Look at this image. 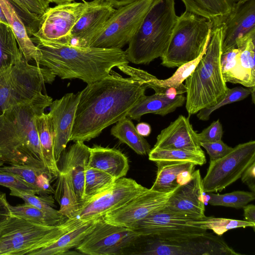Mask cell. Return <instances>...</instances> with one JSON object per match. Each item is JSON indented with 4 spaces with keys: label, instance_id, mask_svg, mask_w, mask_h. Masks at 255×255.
<instances>
[{
    "label": "cell",
    "instance_id": "cell-48",
    "mask_svg": "<svg viewBox=\"0 0 255 255\" xmlns=\"http://www.w3.org/2000/svg\"><path fill=\"white\" fill-rule=\"evenodd\" d=\"M9 205L5 194L0 192V231L12 215Z\"/></svg>",
    "mask_w": 255,
    "mask_h": 255
},
{
    "label": "cell",
    "instance_id": "cell-33",
    "mask_svg": "<svg viewBox=\"0 0 255 255\" xmlns=\"http://www.w3.org/2000/svg\"><path fill=\"white\" fill-rule=\"evenodd\" d=\"M54 199L60 205L59 212L68 219L75 217L79 208V202L71 182L65 174L57 176Z\"/></svg>",
    "mask_w": 255,
    "mask_h": 255
},
{
    "label": "cell",
    "instance_id": "cell-15",
    "mask_svg": "<svg viewBox=\"0 0 255 255\" xmlns=\"http://www.w3.org/2000/svg\"><path fill=\"white\" fill-rule=\"evenodd\" d=\"M176 190L162 193L147 188L123 206L106 214L103 220L112 225L133 230L148 215L164 207Z\"/></svg>",
    "mask_w": 255,
    "mask_h": 255
},
{
    "label": "cell",
    "instance_id": "cell-3",
    "mask_svg": "<svg viewBox=\"0 0 255 255\" xmlns=\"http://www.w3.org/2000/svg\"><path fill=\"white\" fill-rule=\"evenodd\" d=\"M39 65L62 79H79L87 84L108 76L112 69L128 64L125 51L80 47L56 42L38 41Z\"/></svg>",
    "mask_w": 255,
    "mask_h": 255
},
{
    "label": "cell",
    "instance_id": "cell-45",
    "mask_svg": "<svg viewBox=\"0 0 255 255\" xmlns=\"http://www.w3.org/2000/svg\"><path fill=\"white\" fill-rule=\"evenodd\" d=\"M0 185L27 193L38 194V190L15 174L0 170Z\"/></svg>",
    "mask_w": 255,
    "mask_h": 255
},
{
    "label": "cell",
    "instance_id": "cell-29",
    "mask_svg": "<svg viewBox=\"0 0 255 255\" xmlns=\"http://www.w3.org/2000/svg\"><path fill=\"white\" fill-rule=\"evenodd\" d=\"M185 10L205 17L213 26L221 23L237 0H181Z\"/></svg>",
    "mask_w": 255,
    "mask_h": 255
},
{
    "label": "cell",
    "instance_id": "cell-1",
    "mask_svg": "<svg viewBox=\"0 0 255 255\" xmlns=\"http://www.w3.org/2000/svg\"><path fill=\"white\" fill-rule=\"evenodd\" d=\"M146 85L115 71L80 92L70 141H87L127 114L145 95Z\"/></svg>",
    "mask_w": 255,
    "mask_h": 255
},
{
    "label": "cell",
    "instance_id": "cell-2",
    "mask_svg": "<svg viewBox=\"0 0 255 255\" xmlns=\"http://www.w3.org/2000/svg\"><path fill=\"white\" fill-rule=\"evenodd\" d=\"M52 101L51 97L40 93L0 114V159L10 164L26 165L48 171L35 120Z\"/></svg>",
    "mask_w": 255,
    "mask_h": 255
},
{
    "label": "cell",
    "instance_id": "cell-34",
    "mask_svg": "<svg viewBox=\"0 0 255 255\" xmlns=\"http://www.w3.org/2000/svg\"><path fill=\"white\" fill-rule=\"evenodd\" d=\"M206 50L197 58L178 67L171 77L164 80L158 79L156 77L144 84L147 88L152 89L155 93H158L161 90L169 88L176 89L181 94L185 93L186 89L183 82L194 71Z\"/></svg>",
    "mask_w": 255,
    "mask_h": 255
},
{
    "label": "cell",
    "instance_id": "cell-22",
    "mask_svg": "<svg viewBox=\"0 0 255 255\" xmlns=\"http://www.w3.org/2000/svg\"><path fill=\"white\" fill-rule=\"evenodd\" d=\"M90 155V147L84 142L76 141L62 153L60 173L71 182L79 202L84 199L85 173Z\"/></svg>",
    "mask_w": 255,
    "mask_h": 255
},
{
    "label": "cell",
    "instance_id": "cell-53",
    "mask_svg": "<svg viewBox=\"0 0 255 255\" xmlns=\"http://www.w3.org/2000/svg\"><path fill=\"white\" fill-rule=\"evenodd\" d=\"M48 2H54L57 4L74 1L75 0H44Z\"/></svg>",
    "mask_w": 255,
    "mask_h": 255
},
{
    "label": "cell",
    "instance_id": "cell-25",
    "mask_svg": "<svg viewBox=\"0 0 255 255\" xmlns=\"http://www.w3.org/2000/svg\"><path fill=\"white\" fill-rule=\"evenodd\" d=\"M183 94L176 96L155 93L151 96L145 95L133 106L127 117L139 121L141 117L147 114L164 116L181 107L185 103Z\"/></svg>",
    "mask_w": 255,
    "mask_h": 255
},
{
    "label": "cell",
    "instance_id": "cell-50",
    "mask_svg": "<svg viewBox=\"0 0 255 255\" xmlns=\"http://www.w3.org/2000/svg\"><path fill=\"white\" fill-rule=\"evenodd\" d=\"M244 220L255 224V206L247 204L243 208Z\"/></svg>",
    "mask_w": 255,
    "mask_h": 255
},
{
    "label": "cell",
    "instance_id": "cell-32",
    "mask_svg": "<svg viewBox=\"0 0 255 255\" xmlns=\"http://www.w3.org/2000/svg\"><path fill=\"white\" fill-rule=\"evenodd\" d=\"M116 123L111 128L112 135L121 142L127 144L139 155L149 153L151 149L150 144L144 137L138 133L129 118L125 117Z\"/></svg>",
    "mask_w": 255,
    "mask_h": 255
},
{
    "label": "cell",
    "instance_id": "cell-39",
    "mask_svg": "<svg viewBox=\"0 0 255 255\" xmlns=\"http://www.w3.org/2000/svg\"><path fill=\"white\" fill-rule=\"evenodd\" d=\"M10 190V195L22 199L25 203L37 208L62 224L68 219L62 215L59 210H57L53 207L54 206V199L51 195L38 196L35 195L36 194L27 193L17 190L11 189Z\"/></svg>",
    "mask_w": 255,
    "mask_h": 255
},
{
    "label": "cell",
    "instance_id": "cell-38",
    "mask_svg": "<svg viewBox=\"0 0 255 255\" xmlns=\"http://www.w3.org/2000/svg\"><path fill=\"white\" fill-rule=\"evenodd\" d=\"M116 180L108 173L87 166L85 173L83 200L106 189Z\"/></svg>",
    "mask_w": 255,
    "mask_h": 255
},
{
    "label": "cell",
    "instance_id": "cell-4",
    "mask_svg": "<svg viewBox=\"0 0 255 255\" xmlns=\"http://www.w3.org/2000/svg\"><path fill=\"white\" fill-rule=\"evenodd\" d=\"M224 32L222 23L213 26L204 54L185 80V107L189 117L202 109L215 105L229 90L223 78L220 63Z\"/></svg>",
    "mask_w": 255,
    "mask_h": 255
},
{
    "label": "cell",
    "instance_id": "cell-54",
    "mask_svg": "<svg viewBox=\"0 0 255 255\" xmlns=\"http://www.w3.org/2000/svg\"><path fill=\"white\" fill-rule=\"evenodd\" d=\"M0 21L8 24L7 20L5 18L4 14L3 12V10L1 8V7L0 5Z\"/></svg>",
    "mask_w": 255,
    "mask_h": 255
},
{
    "label": "cell",
    "instance_id": "cell-37",
    "mask_svg": "<svg viewBox=\"0 0 255 255\" xmlns=\"http://www.w3.org/2000/svg\"><path fill=\"white\" fill-rule=\"evenodd\" d=\"M188 225L205 230H211L219 236L233 229L252 227L255 231V224L245 220L206 216L200 220L190 221Z\"/></svg>",
    "mask_w": 255,
    "mask_h": 255
},
{
    "label": "cell",
    "instance_id": "cell-19",
    "mask_svg": "<svg viewBox=\"0 0 255 255\" xmlns=\"http://www.w3.org/2000/svg\"><path fill=\"white\" fill-rule=\"evenodd\" d=\"M202 178L200 170H194L191 179L179 187L169 199L165 208L185 214L195 220L206 217Z\"/></svg>",
    "mask_w": 255,
    "mask_h": 255
},
{
    "label": "cell",
    "instance_id": "cell-47",
    "mask_svg": "<svg viewBox=\"0 0 255 255\" xmlns=\"http://www.w3.org/2000/svg\"><path fill=\"white\" fill-rule=\"evenodd\" d=\"M223 135L222 126L218 119L198 133V137L200 142H214L221 140Z\"/></svg>",
    "mask_w": 255,
    "mask_h": 255
},
{
    "label": "cell",
    "instance_id": "cell-46",
    "mask_svg": "<svg viewBox=\"0 0 255 255\" xmlns=\"http://www.w3.org/2000/svg\"><path fill=\"white\" fill-rule=\"evenodd\" d=\"M209 155L210 161L219 159L228 154L233 147L225 143L222 140L214 142H200Z\"/></svg>",
    "mask_w": 255,
    "mask_h": 255
},
{
    "label": "cell",
    "instance_id": "cell-36",
    "mask_svg": "<svg viewBox=\"0 0 255 255\" xmlns=\"http://www.w3.org/2000/svg\"><path fill=\"white\" fill-rule=\"evenodd\" d=\"M149 160L161 162H188L195 165L202 166L206 163L204 153L195 152L182 149H151L148 154Z\"/></svg>",
    "mask_w": 255,
    "mask_h": 255
},
{
    "label": "cell",
    "instance_id": "cell-21",
    "mask_svg": "<svg viewBox=\"0 0 255 255\" xmlns=\"http://www.w3.org/2000/svg\"><path fill=\"white\" fill-rule=\"evenodd\" d=\"M153 148L204 152L201 148L198 133L190 122L189 117L182 115L161 131Z\"/></svg>",
    "mask_w": 255,
    "mask_h": 255
},
{
    "label": "cell",
    "instance_id": "cell-41",
    "mask_svg": "<svg viewBox=\"0 0 255 255\" xmlns=\"http://www.w3.org/2000/svg\"><path fill=\"white\" fill-rule=\"evenodd\" d=\"M9 209L12 215L35 224L48 226L62 224L46 213L26 203L16 206L9 205Z\"/></svg>",
    "mask_w": 255,
    "mask_h": 255
},
{
    "label": "cell",
    "instance_id": "cell-40",
    "mask_svg": "<svg viewBox=\"0 0 255 255\" xmlns=\"http://www.w3.org/2000/svg\"><path fill=\"white\" fill-rule=\"evenodd\" d=\"M209 195L208 203L212 206H222L236 209L243 208L255 199L252 192L236 191L223 194L207 193Z\"/></svg>",
    "mask_w": 255,
    "mask_h": 255
},
{
    "label": "cell",
    "instance_id": "cell-16",
    "mask_svg": "<svg viewBox=\"0 0 255 255\" xmlns=\"http://www.w3.org/2000/svg\"><path fill=\"white\" fill-rule=\"evenodd\" d=\"M115 10L106 0L88 2L86 8L71 31L69 44L89 47Z\"/></svg>",
    "mask_w": 255,
    "mask_h": 255
},
{
    "label": "cell",
    "instance_id": "cell-6",
    "mask_svg": "<svg viewBox=\"0 0 255 255\" xmlns=\"http://www.w3.org/2000/svg\"><path fill=\"white\" fill-rule=\"evenodd\" d=\"M241 255L221 236L197 234L140 235L125 255Z\"/></svg>",
    "mask_w": 255,
    "mask_h": 255
},
{
    "label": "cell",
    "instance_id": "cell-26",
    "mask_svg": "<svg viewBox=\"0 0 255 255\" xmlns=\"http://www.w3.org/2000/svg\"><path fill=\"white\" fill-rule=\"evenodd\" d=\"M0 5L23 57L28 62L34 61L39 66L40 52L28 35L25 23L14 6L8 0H0Z\"/></svg>",
    "mask_w": 255,
    "mask_h": 255
},
{
    "label": "cell",
    "instance_id": "cell-11",
    "mask_svg": "<svg viewBox=\"0 0 255 255\" xmlns=\"http://www.w3.org/2000/svg\"><path fill=\"white\" fill-rule=\"evenodd\" d=\"M255 162V141L240 143L223 157L210 161L202 178L204 192L221 191L241 178L245 170Z\"/></svg>",
    "mask_w": 255,
    "mask_h": 255
},
{
    "label": "cell",
    "instance_id": "cell-27",
    "mask_svg": "<svg viewBox=\"0 0 255 255\" xmlns=\"http://www.w3.org/2000/svg\"><path fill=\"white\" fill-rule=\"evenodd\" d=\"M102 218L85 222L61 235L49 246L34 252L32 255H65L75 248L101 221Z\"/></svg>",
    "mask_w": 255,
    "mask_h": 255
},
{
    "label": "cell",
    "instance_id": "cell-13",
    "mask_svg": "<svg viewBox=\"0 0 255 255\" xmlns=\"http://www.w3.org/2000/svg\"><path fill=\"white\" fill-rule=\"evenodd\" d=\"M88 5V2H69L49 7L39 17L37 29L31 38L38 41L69 44L71 31Z\"/></svg>",
    "mask_w": 255,
    "mask_h": 255
},
{
    "label": "cell",
    "instance_id": "cell-17",
    "mask_svg": "<svg viewBox=\"0 0 255 255\" xmlns=\"http://www.w3.org/2000/svg\"><path fill=\"white\" fill-rule=\"evenodd\" d=\"M80 92L67 93L52 101L48 113L54 135V152L57 163L70 141Z\"/></svg>",
    "mask_w": 255,
    "mask_h": 255
},
{
    "label": "cell",
    "instance_id": "cell-52",
    "mask_svg": "<svg viewBox=\"0 0 255 255\" xmlns=\"http://www.w3.org/2000/svg\"><path fill=\"white\" fill-rule=\"evenodd\" d=\"M110 2L114 7H120L130 3H131L137 0H106Z\"/></svg>",
    "mask_w": 255,
    "mask_h": 255
},
{
    "label": "cell",
    "instance_id": "cell-44",
    "mask_svg": "<svg viewBox=\"0 0 255 255\" xmlns=\"http://www.w3.org/2000/svg\"><path fill=\"white\" fill-rule=\"evenodd\" d=\"M15 7L32 18L38 20L49 7V2L44 0H8Z\"/></svg>",
    "mask_w": 255,
    "mask_h": 255
},
{
    "label": "cell",
    "instance_id": "cell-51",
    "mask_svg": "<svg viewBox=\"0 0 255 255\" xmlns=\"http://www.w3.org/2000/svg\"><path fill=\"white\" fill-rule=\"evenodd\" d=\"M138 133L143 137L148 136L151 131L150 126L144 122H141L137 124L135 127Z\"/></svg>",
    "mask_w": 255,
    "mask_h": 255
},
{
    "label": "cell",
    "instance_id": "cell-20",
    "mask_svg": "<svg viewBox=\"0 0 255 255\" xmlns=\"http://www.w3.org/2000/svg\"><path fill=\"white\" fill-rule=\"evenodd\" d=\"M222 23L224 26L223 53L236 48L237 39L255 31V0L237 1Z\"/></svg>",
    "mask_w": 255,
    "mask_h": 255
},
{
    "label": "cell",
    "instance_id": "cell-12",
    "mask_svg": "<svg viewBox=\"0 0 255 255\" xmlns=\"http://www.w3.org/2000/svg\"><path fill=\"white\" fill-rule=\"evenodd\" d=\"M147 189L133 179L119 178L106 189L80 202L75 218L82 222L102 218Z\"/></svg>",
    "mask_w": 255,
    "mask_h": 255
},
{
    "label": "cell",
    "instance_id": "cell-31",
    "mask_svg": "<svg viewBox=\"0 0 255 255\" xmlns=\"http://www.w3.org/2000/svg\"><path fill=\"white\" fill-rule=\"evenodd\" d=\"M0 170L13 173L23 181L36 188L40 195L54 193L50 185L53 176L46 170L26 165H13L0 167Z\"/></svg>",
    "mask_w": 255,
    "mask_h": 255
},
{
    "label": "cell",
    "instance_id": "cell-49",
    "mask_svg": "<svg viewBox=\"0 0 255 255\" xmlns=\"http://www.w3.org/2000/svg\"><path fill=\"white\" fill-rule=\"evenodd\" d=\"M241 178L242 182L248 186L251 192L255 193V162L245 170Z\"/></svg>",
    "mask_w": 255,
    "mask_h": 255
},
{
    "label": "cell",
    "instance_id": "cell-56",
    "mask_svg": "<svg viewBox=\"0 0 255 255\" xmlns=\"http://www.w3.org/2000/svg\"><path fill=\"white\" fill-rule=\"evenodd\" d=\"M249 0H237V1L245 2Z\"/></svg>",
    "mask_w": 255,
    "mask_h": 255
},
{
    "label": "cell",
    "instance_id": "cell-23",
    "mask_svg": "<svg viewBox=\"0 0 255 255\" xmlns=\"http://www.w3.org/2000/svg\"><path fill=\"white\" fill-rule=\"evenodd\" d=\"M156 164V177L150 189L162 193L174 191L188 182L196 166L188 162H161Z\"/></svg>",
    "mask_w": 255,
    "mask_h": 255
},
{
    "label": "cell",
    "instance_id": "cell-30",
    "mask_svg": "<svg viewBox=\"0 0 255 255\" xmlns=\"http://www.w3.org/2000/svg\"><path fill=\"white\" fill-rule=\"evenodd\" d=\"M35 126L45 166L53 177H57L60 171L54 156L53 130L49 114L38 116Z\"/></svg>",
    "mask_w": 255,
    "mask_h": 255
},
{
    "label": "cell",
    "instance_id": "cell-24",
    "mask_svg": "<svg viewBox=\"0 0 255 255\" xmlns=\"http://www.w3.org/2000/svg\"><path fill=\"white\" fill-rule=\"evenodd\" d=\"M87 166L105 172L116 180L125 177L129 169L125 154L116 148L100 145L90 147Z\"/></svg>",
    "mask_w": 255,
    "mask_h": 255
},
{
    "label": "cell",
    "instance_id": "cell-42",
    "mask_svg": "<svg viewBox=\"0 0 255 255\" xmlns=\"http://www.w3.org/2000/svg\"><path fill=\"white\" fill-rule=\"evenodd\" d=\"M251 93V90L249 88H245L241 86L229 89L223 99L212 107L200 110L197 113V117L201 121H207L209 119L212 113L215 110L225 105L242 101L247 98Z\"/></svg>",
    "mask_w": 255,
    "mask_h": 255
},
{
    "label": "cell",
    "instance_id": "cell-18",
    "mask_svg": "<svg viewBox=\"0 0 255 255\" xmlns=\"http://www.w3.org/2000/svg\"><path fill=\"white\" fill-rule=\"evenodd\" d=\"M165 207L148 215L133 230L140 235L197 234L207 231L188 225L190 221L195 220L192 218L184 214L170 211Z\"/></svg>",
    "mask_w": 255,
    "mask_h": 255
},
{
    "label": "cell",
    "instance_id": "cell-35",
    "mask_svg": "<svg viewBox=\"0 0 255 255\" xmlns=\"http://www.w3.org/2000/svg\"><path fill=\"white\" fill-rule=\"evenodd\" d=\"M23 57L10 27L0 21V70L14 65Z\"/></svg>",
    "mask_w": 255,
    "mask_h": 255
},
{
    "label": "cell",
    "instance_id": "cell-28",
    "mask_svg": "<svg viewBox=\"0 0 255 255\" xmlns=\"http://www.w3.org/2000/svg\"><path fill=\"white\" fill-rule=\"evenodd\" d=\"M240 50L236 84L247 88L255 87V31L237 39Z\"/></svg>",
    "mask_w": 255,
    "mask_h": 255
},
{
    "label": "cell",
    "instance_id": "cell-43",
    "mask_svg": "<svg viewBox=\"0 0 255 255\" xmlns=\"http://www.w3.org/2000/svg\"><path fill=\"white\" fill-rule=\"evenodd\" d=\"M240 50L234 48L222 53L221 59V68L225 81L236 83V74L238 65Z\"/></svg>",
    "mask_w": 255,
    "mask_h": 255
},
{
    "label": "cell",
    "instance_id": "cell-10",
    "mask_svg": "<svg viewBox=\"0 0 255 255\" xmlns=\"http://www.w3.org/2000/svg\"><path fill=\"white\" fill-rule=\"evenodd\" d=\"M159 0H137L118 7L89 47L122 49L128 44L151 7Z\"/></svg>",
    "mask_w": 255,
    "mask_h": 255
},
{
    "label": "cell",
    "instance_id": "cell-14",
    "mask_svg": "<svg viewBox=\"0 0 255 255\" xmlns=\"http://www.w3.org/2000/svg\"><path fill=\"white\" fill-rule=\"evenodd\" d=\"M139 235L134 230L112 225L102 219L75 249L85 255H125Z\"/></svg>",
    "mask_w": 255,
    "mask_h": 255
},
{
    "label": "cell",
    "instance_id": "cell-9",
    "mask_svg": "<svg viewBox=\"0 0 255 255\" xmlns=\"http://www.w3.org/2000/svg\"><path fill=\"white\" fill-rule=\"evenodd\" d=\"M56 75L46 67L32 65L23 57L0 70V114L8 108L32 99L42 93L46 83Z\"/></svg>",
    "mask_w": 255,
    "mask_h": 255
},
{
    "label": "cell",
    "instance_id": "cell-5",
    "mask_svg": "<svg viewBox=\"0 0 255 255\" xmlns=\"http://www.w3.org/2000/svg\"><path fill=\"white\" fill-rule=\"evenodd\" d=\"M178 16L175 0H159L149 9L125 51L129 62L147 64L160 57L170 41Z\"/></svg>",
    "mask_w": 255,
    "mask_h": 255
},
{
    "label": "cell",
    "instance_id": "cell-8",
    "mask_svg": "<svg viewBox=\"0 0 255 255\" xmlns=\"http://www.w3.org/2000/svg\"><path fill=\"white\" fill-rule=\"evenodd\" d=\"M212 27L205 17L185 10L178 17L161 65L178 67L197 58L206 50Z\"/></svg>",
    "mask_w": 255,
    "mask_h": 255
},
{
    "label": "cell",
    "instance_id": "cell-55",
    "mask_svg": "<svg viewBox=\"0 0 255 255\" xmlns=\"http://www.w3.org/2000/svg\"><path fill=\"white\" fill-rule=\"evenodd\" d=\"M4 162L1 159H0V167L2 166L3 165Z\"/></svg>",
    "mask_w": 255,
    "mask_h": 255
},
{
    "label": "cell",
    "instance_id": "cell-7",
    "mask_svg": "<svg viewBox=\"0 0 255 255\" xmlns=\"http://www.w3.org/2000/svg\"><path fill=\"white\" fill-rule=\"evenodd\" d=\"M84 222L74 217L61 225L48 226L12 214L0 231V255H32Z\"/></svg>",
    "mask_w": 255,
    "mask_h": 255
}]
</instances>
